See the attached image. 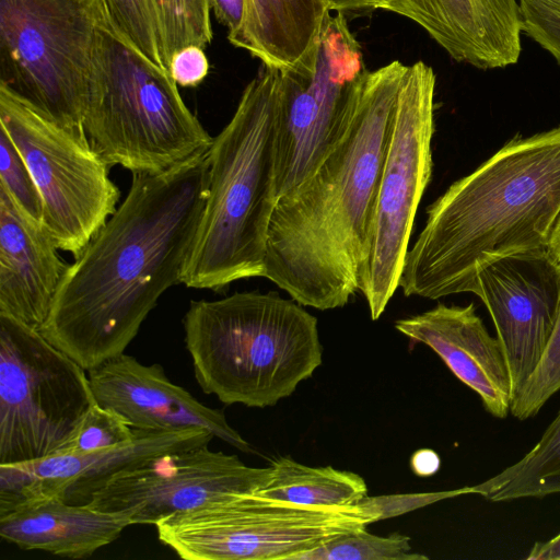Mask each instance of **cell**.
Instances as JSON below:
<instances>
[{
  "label": "cell",
  "mask_w": 560,
  "mask_h": 560,
  "mask_svg": "<svg viewBox=\"0 0 560 560\" xmlns=\"http://www.w3.org/2000/svg\"><path fill=\"white\" fill-rule=\"evenodd\" d=\"M528 560H560V533L547 541H538L526 556Z\"/></svg>",
  "instance_id": "36"
},
{
  "label": "cell",
  "mask_w": 560,
  "mask_h": 560,
  "mask_svg": "<svg viewBox=\"0 0 560 560\" xmlns=\"http://www.w3.org/2000/svg\"><path fill=\"white\" fill-rule=\"evenodd\" d=\"M560 214V126L515 137L427 209L399 288L436 300L477 293L480 270L548 247Z\"/></svg>",
  "instance_id": "3"
},
{
  "label": "cell",
  "mask_w": 560,
  "mask_h": 560,
  "mask_svg": "<svg viewBox=\"0 0 560 560\" xmlns=\"http://www.w3.org/2000/svg\"><path fill=\"white\" fill-rule=\"evenodd\" d=\"M130 525L126 513L104 512L51 497L23 502L0 515V536L24 550L85 559L114 542Z\"/></svg>",
  "instance_id": "20"
},
{
  "label": "cell",
  "mask_w": 560,
  "mask_h": 560,
  "mask_svg": "<svg viewBox=\"0 0 560 560\" xmlns=\"http://www.w3.org/2000/svg\"><path fill=\"white\" fill-rule=\"evenodd\" d=\"M258 495L323 508L357 505L368 497L364 479L331 466L312 467L291 457H279L269 467Z\"/></svg>",
  "instance_id": "22"
},
{
  "label": "cell",
  "mask_w": 560,
  "mask_h": 560,
  "mask_svg": "<svg viewBox=\"0 0 560 560\" xmlns=\"http://www.w3.org/2000/svg\"><path fill=\"white\" fill-rule=\"evenodd\" d=\"M213 438L210 431L201 428L135 429L130 441L106 450L0 464V515L23 502L40 498L58 497L70 504H86L92 493L115 474L165 453L209 444Z\"/></svg>",
  "instance_id": "15"
},
{
  "label": "cell",
  "mask_w": 560,
  "mask_h": 560,
  "mask_svg": "<svg viewBox=\"0 0 560 560\" xmlns=\"http://www.w3.org/2000/svg\"><path fill=\"white\" fill-rule=\"evenodd\" d=\"M522 30L560 65V7L539 0H520Z\"/></svg>",
  "instance_id": "30"
},
{
  "label": "cell",
  "mask_w": 560,
  "mask_h": 560,
  "mask_svg": "<svg viewBox=\"0 0 560 560\" xmlns=\"http://www.w3.org/2000/svg\"><path fill=\"white\" fill-rule=\"evenodd\" d=\"M0 186L25 214L42 222L43 202L38 188L25 160L1 126Z\"/></svg>",
  "instance_id": "29"
},
{
  "label": "cell",
  "mask_w": 560,
  "mask_h": 560,
  "mask_svg": "<svg viewBox=\"0 0 560 560\" xmlns=\"http://www.w3.org/2000/svg\"><path fill=\"white\" fill-rule=\"evenodd\" d=\"M209 72V61L199 46H188L178 50L171 60L170 73L177 85L195 88Z\"/></svg>",
  "instance_id": "32"
},
{
  "label": "cell",
  "mask_w": 560,
  "mask_h": 560,
  "mask_svg": "<svg viewBox=\"0 0 560 560\" xmlns=\"http://www.w3.org/2000/svg\"><path fill=\"white\" fill-rule=\"evenodd\" d=\"M103 0H0V86L58 125L83 124Z\"/></svg>",
  "instance_id": "7"
},
{
  "label": "cell",
  "mask_w": 560,
  "mask_h": 560,
  "mask_svg": "<svg viewBox=\"0 0 560 560\" xmlns=\"http://www.w3.org/2000/svg\"><path fill=\"white\" fill-rule=\"evenodd\" d=\"M164 63L188 46L207 47L213 37L211 0H152Z\"/></svg>",
  "instance_id": "24"
},
{
  "label": "cell",
  "mask_w": 560,
  "mask_h": 560,
  "mask_svg": "<svg viewBox=\"0 0 560 560\" xmlns=\"http://www.w3.org/2000/svg\"><path fill=\"white\" fill-rule=\"evenodd\" d=\"M207 152L132 174L122 203L68 265L38 330L84 370L125 353L161 295L180 283L206 201Z\"/></svg>",
  "instance_id": "1"
},
{
  "label": "cell",
  "mask_w": 560,
  "mask_h": 560,
  "mask_svg": "<svg viewBox=\"0 0 560 560\" xmlns=\"http://www.w3.org/2000/svg\"><path fill=\"white\" fill-rule=\"evenodd\" d=\"M43 225L0 186V313L39 329L68 265Z\"/></svg>",
  "instance_id": "19"
},
{
  "label": "cell",
  "mask_w": 560,
  "mask_h": 560,
  "mask_svg": "<svg viewBox=\"0 0 560 560\" xmlns=\"http://www.w3.org/2000/svg\"><path fill=\"white\" fill-rule=\"evenodd\" d=\"M376 521L364 500L323 508L240 493L174 513L154 526L161 544L185 560H298Z\"/></svg>",
  "instance_id": "8"
},
{
  "label": "cell",
  "mask_w": 560,
  "mask_h": 560,
  "mask_svg": "<svg viewBox=\"0 0 560 560\" xmlns=\"http://www.w3.org/2000/svg\"><path fill=\"white\" fill-rule=\"evenodd\" d=\"M395 328L432 349L480 397L490 415L504 419L510 413L512 385L501 345L490 336L472 303H439L421 314L398 319Z\"/></svg>",
  "instance_id": "17"
},
{
  "label": "cell",
  "mask_w": 560,
  "mask_h": 560,
  "mask_svg": "<svg viewBox=\"0 0 560 560\" xmlns=\"http://www.w3.org/2000/svg\"><path fill=\"white\" fill-rule=\"evenodd\" d=\"M463 494H474L472 486L433 493L365 498V502L377 514L378 521L408 512L423 505Z\"/></svg>",
  "instance_id": "31"
},
{
  "label": "cell",
  "mask_w": 560,
  "mask_h": 560,
  "mask_svg": "<svg viewBox=\"0 0 560 560\" xmlns=\"http://www.w3.org/2000/svg\"><path fill=\"white\" fill-rule=\"evenodd\" d=\"M560 390V308L548 347L535 372L511 404V413L518 420L534 417Z\"/></svg>",
  "instance_id": "28"
},
{
  "label": "cell",
  "mask_w": 560,
  "mask_h": 560,
  "mask_svg": "<svg viewBox=\"0 0 560 560\" xmlns=\"http://www.w3.org/2000/svg\"><path fill=\"white\" fill-rule=\"evenodd\" d=\"M280 96L281 70L262 65L212 140L206 201L180 273L187 288L220 292L265 275L268 232L279 199Z\"/></svg>",
  "instance_id": "4"
},
{
  "label": "cell",
  "mask_w": 560,
  "mask_h": 560,
  "mask_svg": "<svg viewBox=\"0 0 560 560\" xmlns=\"http://www.w3.org/2000/svg\"><path fill=\"white\" fill-rule=\"evenodd\" d=\"M328 9L335 12L354 10H385L397 13V0H325Z\"/></svg>",
  "instance_id": "34"
},
{
  "label": "cell",
  "mask_w": 560,
  "mask_h": 560,
  "mask_svg": "<svg viewBox=\"0 0 560 560\" xmlns=\"http://www.w3.org/2000/svg\"><path fill=\"white\" fill-rule=\"evenodd\" d=\"M548 248L556 256V258L560 261V214H559L557 222L553 226Z\"/></svg>",
  "instance_id": "37"
},
{
  "label": "cell",
  "mask_w": 560,
  "mask_h": 560,
  "mask_svg": "<svg viewBox=\"0 0 560 560\" xmlns=\"http://www.w3.org/2000/svg\"><path fill=\"white\" fill-rule=\"evenodd\" d=\"M95 402L86 370L0 313V464L54 454Z\"/></svg>",
  "instance_id": "10"
},
{
  "label": "cell",
  "mask_w": 560,
  "mask_h": 560,
  "mask_svg": "<svg viewBox=\"0 0 560 560\" xmlns=\"http://www.w3.org/2000/svg\"><path fill=\"white\" fill-rule=\"evenodd\" d=\"M88 376L95 401L118 412L133 429L201 428L243 452L250 451L221 410L172 383L159 363L145 365L122 353L89 370Z\"/></svg>",
  "instance_id": "16"
},
{
  "label": "cell",
  "mask_w": 560,
  "mask_h": 560,
  "mask_svg": "<svg viewBox=\"0 0 560 560\" xmlns=\"http://www.w3.org/2000/svg\"><path fill=\"white\" fill-rule=\"evenodd\" d=\"M113 30L136 50L167 71L152 0H103Z\"/></svg>",
  "instance_id": "26"
},
{
  "label": "cell",
  "mask_w": 560,
  "mask_h": 560,
  "mask_svg": "<svg viewBox=\"0 0 560 560\" xmlns=\"http://www.w3.org/2000/svg\"><path fill=\"white\" fill-rule=\"evenodd\" d=\"M472 490L490 502L560 493V411L523 458Z\"/></svg>",
  "instance_id": "23"
},
{
  "label": "cell",
  "mask_w": 560,
  "mask_h": 560,
  "mask_svg": "<svg viewBox=\"0 0 560 560\" xmlns=\"http://www.w3.org/2000/svg\"><path fill=\"white\" fill-rule=\"evenodd\" d=\"M83 124L101 158L132 174L167 171L206 153L213 140L185 105L171 73L109 23L97 28Z\"/></svg>",
  "instance_id": "6"
},
{
  "label": "cell",
  "mask_w": 560,
  "mask_h": 560,
  "mask_svg": "<svg viewBox=\"0 0 560 560\" xmlns=\"http://www.w3.org/2000/svg\"><path fill=\"white\" fill-rule=\"evenodd\" d=\"M407 68L395 60L364 73L332 148L311 175L278 199L264 278L303 306L342 307L360 289L375 194Z\"/></svg>",
  "instance_id": "2"
},
{
  "label": "cell",
  "mask_w": 560,
  "mask_h": 560,
  "mask_svg": "<svg viewBox=\"0 0 560 560\" xmlns=\"http://www.w3.org/2000/svg\"><path fill=\"white\" fill-rule=\"evenodd\" d=\"M397 14L422 27L454 60L478 69L518 61L517 0H397Z\"/></svg>",
  "instance_id": "18"
},
{
  "label": "cell",
  "mask_w": 560,
  "mask_h": 560,
  "mask_svg": "<svg viewBox=\"0 0 560 560\" xmlns=\"http://www.w3.org/2000/svg\"><path fill=\"white\" fill-rule=\"evenodd\" d=\"M268 474L269 467L247 466L236 455L214 452L206 444L165 453L115 474L86 504L126 513L133 525H155L217 499L255 493Z\"/></svg>",
  "instance_id": "13"
},
{
  "label": "cell",
  "mask_w": 560,
  "mask_h": 560,
  "mask_svg": "<svg viewBox=\"0 0 560 560\" xmlns=\"http://www.w3.org/2000/svg\"><path fill=\"white\" fill-rule=\"evenodd\" d=\"M211 5L217 20L229 30L228 36L235 34L243 21L245 0H211Z\"/></svg>",
  "instance_id": "33"
},
{
  "label": "cell",
  "mask_w": 560,
  "mask_h": 560,
  "mask_svg": "<svg viewBox=\"0 0 560 560\" xmlns=\"http://www.w3.org/2000/svg\"><path fill=\"white\" fill-rule=\"evenodd\" d=\"M0 126L25 160L43 202L42 223L77 258L117 209L110 166L86 135L69 130L0 86Z\"/></svg>",
  "instance_id": "11"
},
{
  "label": "cell",
  "mask_w": 560,
  "mask_h": 560,
  "mask_svg": "<svg viewBox=\"0 0 560 560\" xmlns=\"http://www.w3.org/2000/svg\"><path fill=\"white\" fill-rule=\"evenodd\" d=\"M331 12L307 54L281 70L279 198L311 175L332 148L368 71L361 46L343 12Z\"/></svg>",
  "instance_id": "12"
},
{
  "label": "cell",
  "mask_w": 560,
  "mask_h": 560,
  "mask_svg": "<svg viewBox=\"0 0 560 560\" xmlns=\"http://www.w3.org/2000/svg\"><path fill=\"white\" fill-rule=\"evenodd\" d=\"M512 385V401L537 369L560 308V261L548 247L513 254L478 273Z\"/></svg>",
  "instance_id": "14"
},
{
  "label": "cell",
  "mask_w": 560,
  "mask_h": 560,
  "mask_svg": "<svg viewBox=\"0 0 560 560\" xmlns=\"http://www.w3.org/2000/svg\"><path fill=\"white\" fill-rule=\"evenodd\" d=\"M433 69L408 66L401 80L381 168L359 291L376 320L399 288L422 195L432 175Z\"/></svg>",
  "instance_id": "9"
},
{
  "label": "cell",
  "mask_w": 560,
  "mask_h": 560,
  "mask_svg": "<svg viewBox=\"0 0 560 560\" xmlns=\"http://www.w3.org/2000/svg\"><path fill=\"white\" fill-rule=\"evenodd\" d=\"M183 326L198 385L225 405L273 406L322 365L317 318L273 292L191 301Z\"/></svg>",
  "instance_id": "5"
},
{
  "label": "cell",
  "mask_w": 560,
  "mask_h": 560,
  "mask_svg": "<svg viewBox=\"0 0 560 560\" xmlns=\"http://www.w3.org/2000/svg\"><path fill=\"white\" fill-rule=\"evenodd\" d=\"M410 467L419 477H430L436 474L441 467L439 454L431 448L416 451L410 458Z\"/></svg>",
  "instance_id": "35"
},
{
  "label": "cell",
  "mask_w": 560,
  "mask_h": 560,
  "mask_svg": "<svg viewBox=\"0 0 560 560\" xmlns=\"http://www.w3.org/2000/svg\"><path fill=\"white\" fill-rule=\"evenodd\" d=\"M427 556L411 552L410 538L394 533L377 536L366 528L339 535L302 555L298 560H427Z\"/></svg>",
  "instance_id": "25"
},
{
  "label": "cell",
  "mask_w": 560,
  "mask_h": 560,
  "mask_svg": "<svg viewBox=\"0 0 560 560\" xmlns=\"http://www.w3.org/2000/svg\"><path fill=\"white\" fill-rule=\"evenodd\" d=\"M539 1H544V2L551 3V4L560 7V0H539Z\"/></svg>",
  "instance_id": "38"
},
{
  "label": "cell",
  "mask_w": 560,
  "mask_h": 560,
  "mask_svg": "<svg viewBox=\"0 0 560 560\" xmlns=\"http://www.w3.org/2000/svg\"><path fill=\"white\" fill-rule=\"evenodd\" d=\"M133 435L135 429L122 416L95 402L54 454L93 453L126 443Z\"/></svg>",
  "instance_id": "27"
},
{
  "label": "cell",
  "mask_w": 560,
  "mask_h": 560,
  "mask_svg": "<svg viewBox=\"0 0 560 560\" xmlns=\"http://www.w3.org/2000/svg\"><path fill=\"white\" fill-rule=\"evenodd\" d=\"M328 12L325 0H245L242 24L228 39L262 65L283 70L312 48Z\"/></svg>",
  "instance_id": "21"
}]
</instances>
